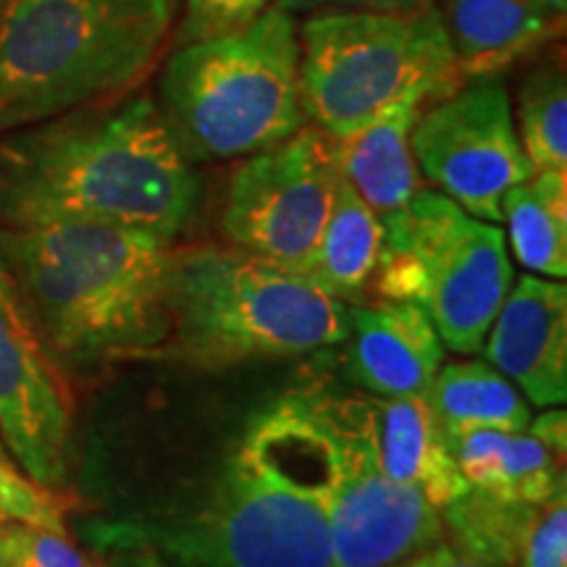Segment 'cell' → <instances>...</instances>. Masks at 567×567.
I'll list each match as a JSON object with an SVG mask.
<instances>
[{"label":"cell","mask_w":567,"mask_h":567,"mask_svg":"<svg viewBox=\"0 0 567 567\" xmlns=\"http://www.w3.org/2000/svg\"><path fill=\"white\" fill-rule=\"evenodd\" d=\"M200 203L197 166L145 92L82 105L0 140L6 226L97 221L174 245Z\"/></svg>","instance_id":"1"},{"label":"cell","mask_w":567,"mask_h":567,"mask_svg":"<svg viewBox=\"0 0 567 567\" xmlns=\"http://www.w3.org/2000/svg\"><path fill=\"white\" fill-rule=\"evenodd\" d=\"M92 549H142L172 567H331L308 439L289 396L247 423L200 492L82 523Z\"/></svg>","instance_id":"2"},{"label":"cell","mask_w":567,"mask_h":567,"mask_svg":"<svg viewBox=\"0 0 567 567\" xmlns=\"http://www.w3.org/2000/svg\"><path fill=\"white\" fill-rule=\"evenodd\" d=\"M172 243L113 224L0 229V268L66 375L158 358L172 331Z\"/></svg>","instance_id":"3"},{"label":"cell","mask_w":567,"mask_h":567,"mask_svg":"<svg viewBox=\"0 0 567 567\" xmlns=\"http://www.w3.org/2000/svg\"><path fill=\"white\" fill-rule=\"evenodd\" d=\"M176 17L179 0H6L0 134L132 92Z\"/></svg>","instance_id":"4"},{"label":"cell","mask_w":567,"mask_h":567,"mask_svg":"<svg viewBox=\"0 0 567 567\" xmlns=\"http://www.w3.org/2000/svg\"><path fill=\"white\" fill-rule=\"evenodd\" d=\"M172 331L158 358L203 371L295 358L347 337L350 305L239 247H174Z\"/></svg>","instance_id":"5"},{"label":"cell","mask_w":567,"mask_h":567,"mask_svg":"<svg viewBox=\"0 0 567 567\" xmlns=\"http://www.w3.org/2000/svg\"><path fill=\"white\" fill-rule=\"evenodd\" d=\"M153 101L176 147L195 166L279 145L308 124L300 21L274 3L245 30L174 48Z\"/></svg>","instance_id":"6"},{"label":"cell","mask_w":567,"mask_h":567,"mask_svg":"<svg viewBox=\"0 0 567 567\" xmlns=\"http://www.w3.org/2000/svg\"><path fill=\"white\" fill-rule=\"evenodd\" d=\"M463 82L436 3L421 13L318 11L300 21L302 109L329 137L408 97L431 105Z\"/></svg>","instance_id":"7"},{"label":"cell","mask_w":567,"mask_h":567,"mask_svg":"<svg viewBox=\"0 0 567 567\" xmlns=\"http://www.w3.org/2000/svg\"><path fill=\"white\" fill-rule=\"evenodd\" d=\"M287 396L313 455L331 567H392L444 542L442 509L381 467L365 394L313 386Z\"/></svg>","instance_id":"8"},{"label":"cell","mask_w":567,"mask_h":567,"mask_svg":"<svg viewBox=\"0 0 567 567\" xmlns=\"http://www.w3.org/2000/svg\"><path fill=\"white\" fill-rule=\"evenodd\" d=\"M381 224L384 252L371 284L381 300L417 302L444 347L478 352L515 281L505 231L431 189Z\"/></svg>","instance_id":"9"},{"label":"cell","mask_w":567,"mask_h":567,"mask_svg":"<svg viewBox=\"0 0 567 567\" xmlns=\"http://www.w3.org/2000/svg\"><path fill=\"white\" fill-rule=\"evenodd\" d=\"M337 179L331 137L305 124L292 137L239 163L226 189L224 234L239 250L292 274L321 237Z\"/></svg>","instance_id":"10"},{"label":"cell","mask_w":567,"mask_h":567,"mask_svg":"<svg viewBox=\"0 0 567 567\" xmlns=\"http://www.w3.org/2000/svg\"><path fill=\"white\" fill-rule=\"evenodd\" d=\"M417 172L471 216L502 224V200L534 176L499 74L473 76L425 105L413 126Z\"/></svg>","instance_id":"11"},{"label":"cell","mask_w":567,"mask_h":567,"mask_svg":"<svg viewBox=\"0 0 567 567\" xmlns=\"http://www.w3.org/2000/svg\"><path fill=\"white\" fill-rule=\"evenodd\" d=\"M71 436L69 375L0 268V442L27 476L61 492L71 471Z\"/></svg>","instance_id":"12"},{"label":"cell","mask_w":567,"mask_h":567,"mask_svg":"<svg viewBox=\"0 0 567 567\" xmlns=\"http://www.w3.org/2000/svg\"><path fill=\"white\" fill-rule=\"evenodd\" d=\"M520 389L528 405L555 408L567 400V287L526 274L513 281L481 347Z\"/></svg>","instance_id":"13"},{"label":"cell","mask_w":567,"mask_h":567,"mask_svg":"<svg viewBox=\"0 0 567 567\" xmlns=\"http://www.w3.org/2000/svg\"><path fill=\"white\" fill-rule=\"evenodd\" d=\"M342 347L344 379L373 396H425L444 365L436 326L417 302L350 305Z\"/></svg>","instance_id":"14"},{"label":"cell","mask_w":567,"mask_h":567,"mask_svg":"<svg viewBox=\"0 0 567 567\" xmlns=\"http://www.w3.org/2000/svg\"><path fill=\"white\" fill-rule=\"evenodd\" d=\"M444 542L492 567H567V492L507 502L467 488L442 507Z\"/></svg>","instance_id":"15"},{"label":"cell","mask_w":567,"mask_h":567,"mask_svg":"<svg viewBox=\"0 0 567 567\" xmlns=\"http://www.w3.org/2000/svg\"><path fill=\"white\" fill-rule=\"evenodd\" d=\"M465 80L505 74L565 30V11L544 0H434Z\"/></svg>","instance_id":"16"},{"label":"cell","mask_w":567,"mask_h":567,"mask_svg":"<svg viewBox=\"0 0 567 567\" xmlns=\"http://www.w3.org/2000/svg\"><path fill=\"white\" fill-rule=\"evenodd\" d=\"M365 408L381 467L394 484L415 488L439 509L467 492L425 396L365 394Z\"/></svg>","instance_id":"17"},{"label":"cell","mask_w":567,"mask_h":567,"mask_svg":"<svg viewBox=\"0 0 567 567\" xmlns=\"http://www.w3.org/2000/svg\"><path fill=\"white\" fill-rule=\"evenodd\" d=\"M425 105L429 103L417 97H408L344 137H331L337 172L379 213V218L408 208L423 189L410 137Z\"/></svg>","instance_id":"18"},{"label":"cell","mask_w":567,"mask_h":567,"mask_svg":"<svg viewBox=\"0 0 567 567\" xmlns=\"http://www.w3.org/2000/svg\"><path fill=\"white\" fill-rule=\"evenodd\" d=\"M446 444L467 488L507 502H547L567 492L565 460L530 431H465Z\"/></svg>","instance_id":"19"},{"label":"cell","mask_w":567,"mask_h":567,"mask_svg":"<svg viewBox=\"0 0 567 567\" xmlns=\"http://www.w3.org/2000/svg\"><path fill=\"white\" fill-rule=\"evenodd\" d=\"M384 252L379 213L339 174L334 205L313 252L292 271L347 305H363Z\"/></svg>","instance_id":"20"},{"label":"cell","mask_w":567,"mask_h":567,"mask_svg":"<svg viewBox=\"0 0 567 567\" xmlns=\"http://www.w3.org/2000/svg\"><path fill=\"white\" fill-rule=\"evenodd\" d=\"M444 436L465 431H526L530 405L507 375L481 360L439 368L425 392Z\"/></svg>","instance_id":"21"},{"label":"cell","mask_w":567,"mask_h":567,"mask_svg":"<svg viewBox=\"0 0 567 567\" xmlns=\"http://www.w3.org/2000/svg\"><path fill=\"white\" fill-rule=\"evenodd\" d=\"M515 258L530 274L567 276V174L536 172L502 200Z\"/></svg>","instance_id":"22"},{"label":"cell","mask_w":567,"mask_h":567,"mask_svg":"<svg viewBox=\"0 0 567 567\" xmlns=\"http://www.w3.org/2000/svg\"><path fill=\"white\" fill-rule=\"evenodd\" d=\"M513 116L534 172L567 174V82L563 66L547 63L530 71L517 92Z\"/></svg>","instance_id":"23"},{"label":"cell","mask_w":567,"mask_h":567,"mask_svg":"<svg viewBox=\"0 0 567 567\" xmlns=\"http://www.w3.org/2000/svg\"><path fill=\"white\" fill-rule=\"evenodd\" d=\"M71 499L59 488H48L21 473L11 457H0V520L30 523V526L66 530Z\"/></svg>","instance_id":"24"},{"label":"cell","mask_w":567,"mask_h":567,"mask_svg":"<svg viewBox=\"0 0 567 567\" xmlns=\"http://www.w3.org/2000/svg\"><path fill=\"white\" fill-rule=\"evenodd\" d=\"M0 565L3 567H97L71 544L69 534L0 520Z\"/></svg>","instance_id":"25"},{"label":"cell","mask_w":567,"mask_h":567,"mask_svg":"<svg viewBox=\"0 0 567 567\" xmlns=\"http://www.w3.org/2000/svg\"><path fill=\"white\" fill-rule=\"evenodd\" d=\"M276 0H184L174 24V48L239 32L264 17Z\"/></svg>","instance_id":"26"},{"label":"cell","mask_w":567,"mask_h":567,"mask_svg":"<svg viewBox=\"0 0 567 567\" xmlns=\"http://www.w3.org/2000/svg\"><path fill=\"white\" fill-rule=\"evenodd\" d=\"M284 11L318 13V11H371V13H421L434 6V0H276Z\"/></svg>","instance_id":"27"},{"label":"cell","mask_w":567,"mask_h":567,"mask_svg":"<svg viewBox=\"0 0 567 567\" xmlns=\"http://www.w3.org/2000/svg\"><path fill=\"white\" fill-rule=\"evenodd\" d=\"M530 434L536 439H542L544 444L549 446L551 452H555L557 457L565 460V452H567V415L565 410H549V413L538 415L536 421L528 423Z\"/></svg>","instance_id":"28"},{"label":"cell","mask_w":567,"mask_h":567,"mask_svg":"<svg viewBox=\"0 0 567 567\" xmlns=\"http://www.w3.org/2000/svg\"><path fill=\"white\" fill-rule=\"evenodd\" d=\"M392 567H492V565H484L478 563V559L465 557L463 551H457L455 547H450V544L442 542L436 544L434 549L423 551V555L405 559V563L392 565Z\"/></svg>","instance_id":"29"},{"label":"cell","mask_w":567,"mask_h":567,"mask_svg":"<svg viewBox=\"0 0 567 567\" xmlns=\"http://www.w3.org/2000/svg\"><path fill=\"white\" fill-rule=\"evenodd\" d=\"M101 567H172L161 557L142 549H113L105 551V563Z\"/></svg>","instance_id":"30"},{"label":"cell","mask_w":567,"mask_h":567,"mask_svg":"<svg viewBox=\"0 0 567 567\" xmlns=\"http://www.w3.org/2000/svg\"><path fill=\"white\" fill-rule=\"evenodd\" d=\"M544 3H551V6H557V9H567V0H544Z\"/></svg>","instance_id":"31"},{"label":"cell","mask_w":567,"mask_h":567,"mask_svg":"<svg viewBox=\"0 0 567 567\" xmlns=\"http://www.w3.org/2000/svg\"><path fill=\"white\" fill-rule=\"evenodd\" d=\"M0 457H11L9 452H6V446H3V442H0Z\"/></svg>","instance_id":"32"},{"label":"cell","mask_w":567,"mask_h":567,"mask_svg":"<svg viewBox=\"0 0 567 567\" xmlns=\"http://www.w3.org/2000/svg\"><path fill=\"white\" fill-rule=\"evenodd\" d=\"M3 9H6V0H0V17H3Z\"/></svg>","instance_id":"33"},{"label":"cell","mask_w":567,"mask_h":567,"mask_svg":"<svg viewBox=\"0 0 567 567\" xmlns=\"http://www.w3.org/2000/svg\"><path fill=\"white\" fill-rule=\"evenodd\" d=\"M0 567H3V565H0Z\"/></svg>","instance_id":"34"}]
</instances>
